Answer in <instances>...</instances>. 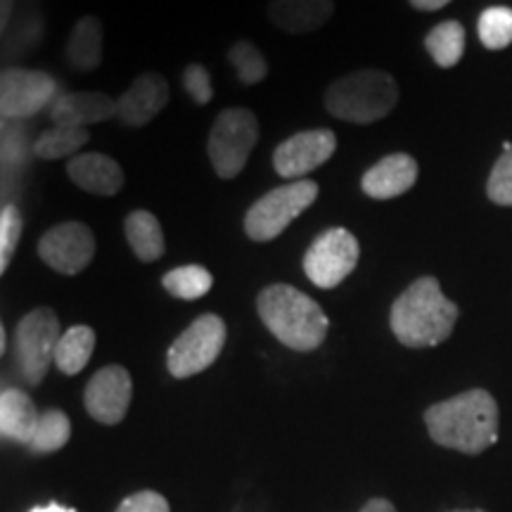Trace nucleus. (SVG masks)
Segmentation results:
<instances>
[{"instance_id":"1","label":"nucleus","mask_w":512,"mask_h":512,"mask_svg":"<svg viewBox=\"0 0 512 512\" xmlns=\"http://www.w3.org/2000/svg\"><path fill=\"white\" fill-rule=\"evenodd\" d=\"M498 403L486 389H467L425 411V425L434 444L479 456L498 441Z\"/></svg>"},{"instance_id":"2","label":"nucleus","mask_w":512,"mask_h":512,"mask_svg":"<svg viewBox=\"0 0 512 512\" xmlns=\"http://www.w3.org/2000/svg\"><path fill=\"white\" fill-rule=\"evenodd\" d=\"M458 316V306L441 292L439 280L434 275H422L396 297L389 311V325L403 347L427 349L451 337Z\"/></svg>"},{"instance_id":"3","label":"nucleus","mask_w":512,"mask_h":512,"mask_svg":"<svg viewBox=\"0 0 512 512\" xmlns=\"http://www.w3.org/2000/svg\"><path fill=\"white\" fill-rule=\"evenodd\" d=\"M256 311L268 332L292 351H313L325 342L330 320L318 302L297 287L275 283L256 297Z\"/></svg>"},{"instance_id":"4","label":"nucleus","mask_w":512,"mask_h":512,"mask_svg":"<svg viewBox=\"0 0 512 512\" xmlns=\"http://www.w3.org/2000/svg\"><path fill=\"white\" fill-rule=\"evenodd\" d=\"M399 86L382 69H358L332 81L325 91V110L349 124L368 126L394 112Z\"/></svg>"},{"instance_id":"5","label":"nucleus","mask_w":512,"mask_h":512,"mask_svg":"<svg viewBox=\"0 0 512 512\" xmlns=\"http://www.w3.org/2000/svg\"><path fill=\"white\" fill-rule=\"evenodd\" d=\"M318 200V183L302 178L259 197L245 214V233L254 242H271Z\"/></svg>"},{"instance_id":"6","label":"nucleus","mask_w":512,"mask_h":512,"mask_svg":"<svg viewBox=\"0 0 512 512\" xmlns=\"http://www.w3.org/2000/svg\"><path fill=\"white\" fill-rule=\"evenodd\" d=\"M259 140V121L247 107H228L216 117L209 133V159L223 181L238 178Z\"/></svg>"},{"instance_id":"7","label":"nucleus","mask_w":512,"mask_h":512,"mask_svg":"<svg viewBox=\"0 0 512 512\" xmlns=\"http://www.w3.org/2000/svg\"><path fill=\"white\" fill-rule=\"evenodd\" d=\"M60 318L53 309H34L17 323L15 328V366L19 377L38 387L48 375L50 363H55V349L60 342Z\"/></svg>"},{"instance_id":"8","label":"nucleus","mask_w":512,"mask_h":512,"mask_svg":"<svg viewBox=\"0 0 512 512\" xmlns=\"http://www.w3.org/2000/svg\"><path fill=\"white\" fill-rule=\"evenodd\" d=\"M223 344H226V323L216 313H204L174 339L166 354V368L176 380L200 375L214 366Z\"/></svg>"},{"instance_id":"9","label":"nucleus","mask_w":512,"mask_h":512,"mask_svg":"<svg viewBox=\"0 0 512 512\" xmlns=\"http://www.w3.org/2000/svg\"><path fill=\"white\" fill-rule=\"evenodd\" d=\"M361 259L356 235L347 228H328L311 242L304 254V273L320 290L342 285Z\"/></svg>"},{"instance_id":"10","label":"nucleus","mask_w":512,"mask_h":512,"mask_svg":"<svg viewBox=\"0 0 512 512\" xmlns=\"http://www.w3.org/2000/svg\"><path fill=\"white\" fill-rule=\"evenodd\" d=\"M57 81L41 69L12 67L0 76V114L5 121L36 117L57 100Z\"/></svg>"},{"instance_id":"11","label":"nucleus","mask_w":512,"mask_h":512,"mask_svg":"<svg viewBox=\"0 0 512 512\" xmlns=\"http://www.w3.org/2000/svg\"><path fill=\"white\" fill-rule=\"evenodd\" d=\"M38 256L60 275H79L93 264L95 235L81 221H62L41 235Z\"/></svg>"},{"instance_id":"12","label":"nucleus","mask_w":512,"mask_h":512,"mask_svg":"<svg viewBox=\"0 0 512 512\" xmlns=\"http://www.w3.org/2000/svg\"><path fill=\"white\" fill-rule=\"evenodd\" d=\"M337 150V136L330 128L299 131L283 140L273 152L275 174L287 181H302L313 171L330 162Z\"/></svg>"},{"instance_id":"13","label":"nucleus","mask_w":512,"mask_h":512,"mask_svg":"<svg viewBox=\"0 0 512 512\" xmlns=\"http://www.w3.org/2000/svg\"><path fill=\"white\" fill-rule=\"evenodd\" d=\"M133 382L126 368L105 366L91 377L83 392V406L102 425H119L131 406Z\"/></svg>"},{"instance_id":"14","label":"nucleus","mask_w":512,"mask_h":512,"mask_svg":"<svg viewBox=\"0 0 512 512\" xmlns=\"http://www.w3.org/2000/svg\"><path fill=\"white\" fill-rule=\"evenodd\" d=\"M169 102V81L162 74L145 72L133 79L131 86L117 100V117L124 126L140 128L150 124Z\"/></svg>"},{"instance_id":"15","label":"nucleus","mask_w":512,"mask_h":512,"mask_svg":"<svg viewBox=\"0 0 512 512\" xmlns=\"http://www.w3.org/2000/svg\"><path fill=\"white\" fill-rule=\"evenodd\" d=\"M418 181V162L406 152L382 157L361 178V188L370 200H394L406 195Z\"/></svg>"},{"instance_id":"16","label":"nucleus","mask_w":512,"mask_h":512,"mask_svg":"<svg viewBox=\"0 0 512 512\" xmlns=\"http://www.w3.org/2000/svg\"><path fill=\"white\" fill-rule=\"evenodd\" d=\"M67 176L72 178L76 188L100 197L117 195L126 183L121 164L102 152H83V155L69 159Z\"/></svg>"},{"instance_id":"17","label":"nucleus","mask_w":512,"mask_h":512,"mask_svg":"<svg viewBox=\"0 0 512 512\" xmlns=\"http://www.w3.org/2000/svg\"><path fill=\"white\" fill-rule=\"evenodd\" d=\"M117 100L105 93H62L50 107V119L55 126H76L86 128L93 124H102L117 117Z\"/></svg>"},{"instance_id":"18","label":"nucleus","mask_w":512,"mask_h":512,"mask_svg":"<svg viewBox=\"0 0 512 512\" xmlns=\"http://www.w3.org/2000/svg\"><path fill=\"white\" fill-rule=\"evenodd\" d=\"M335 15V0H271L268 22L285 34H311Z\"/></svg>"},{"instance_id":"19","label":"nucleus","mask_w":512,"mask_h":512,"mask_svg":"<svg viewBox=\"0 0 512 512\" xmlns=\"http://www.w3.org/2000/svg\"><path fill=\"white\" fill-rule=\"evenodd\" d=\"M38 420H41V413L27 392L17 387L3 389V394H0V434H3V439L29 446Z\"/></svg>"},{"instance_id":"20","label":"nucleus","mask_w":512,"mask_h":512,"mask_svg":"<svg viewBox=\"0 0 512 512\" xmlns=\"http://www.w3.org/2000/svg\"><path fill=\"white\" fill-rule=\"evenodd\" d=\"M102 24L98 17L86 15L74 24L69 31L67 46H64V57L72 64L76 72H95L102 62Z\"/></svg>"},{"instance_id":"21","label":"nucleus","mask_w":512,"mask_h":512,"mask_svg":"<svg viewBox=\"0 0 512 512\" xmlns=\"http://www.w3.org/2000/svg\"><path fill=\"white\" fill-rule=\"evenodd\" d=\"M124 235L128 240V247L133 249L136 259L143 261V264H152V261L162 259L166 252L162 223H159L152 211H131L124 221Z\"/></svg>"},{"instance_id":"22","label":"nucleus","mask_w":512,"mask_h":512,"mask_svg":"<svg viewBox=\"0 0 512 512\" xmlns=\"http://www.w3.org/2000/svg\"><path fill=\"white\" fill-rule=\"evenodd\" d=\"M95 349V330L88 325H74L62 332L55 349V366L64 375H79L88 366Z\"/></svg>"},{"instance_id":"23","label":"nucleus","mask_w":512,"mask_h":512,"mask_svg":"<svg viewBox=\"0 0 512 512\" xmlns=\"http://www.w3.org/2000/svg\"><path fill=\"white\" fill-rule=\"evenodd\" d=\"M425 48L441 69L456 67V64L463 60L465 53L463 24L456 22V19H448V22L437 24V27L425 36Z\"/></svg>"},{"instance_id":"24","label":"nucleus","mask_w":512,"mask_h":512,"mask_svg":"<svg viewBox=\"0 0 512 512\" xmlns=\"http://www.w3.org/2000/svg\"><path fill=\"white\" fill-rule=\"evenodd\" d=\"M162 287L171 297L183 299V302H195V299H202L214 287V275L200 264L178 266L164 273Z\"/></svg>"},{"instance_id":"25","label":"nucleus","mask_w":512,"mask_h":512,"mask_svg":"<svg viewBox=\"0 0 512 512\" xmlns=\"http://www.w3.org/2000/svg\"><path fill=\"white\" fill-rule=\"evenodd\" d=\"M88 128L76 126H53L43 131L34 143V155L41 159H64L76 157L83 145L88 143Z\"/></svg>"},{"instance_id":"26","label":"nucleus","mask_w":512,"mask_h":512,"mask_svg":"<svg viewBox=\"0 0 512 512\" xmlns=\"http://www.w3.org/2000/svg\"><path fill=\"white\" fill-rule=\"evenodd\" d=\"M69 437H72V422H69L67 413H62L60 408H48V411L41 413V420H38L34 439H31L29 444V451L55 453L67 446Z\"/></svg>"},{"instance_id":"27","label":"nucleus","mask_w":512,"mask_h":512,"mask_svg":"<svg viewBox=\"0 0 512 512\" xmlns=\"http://www.w3.org/2000/svg\"><path fill=\"white\" fill-rule=\"evenodd\" d=\"M479 41L486 50H503L512 43V8H486L477 22Z\"/></svg>"},{"instance_id":"28","label":"nucleus","mask_w":512,"mask_h":512,"mask_svg":"<svg viewBox=\"0 0 512 512\" xmlns=\"http://www.w3.org/2000/svg\"><path fill=\"white\" fill-rule=\"evenodd\" d=\"M228 60L245 86H256L268 76V60L252 41L233 43L228 50Z\"/></svg>"},{"instance_id":"29","label":"nucleus","mask_w":512,"mask_h":512,"mask_svg":"<svg viewBox=\"0 0 512 512\" xmlns=\"http://www.w3.org/2000/svg\"><path fill=\"white\" fill-rule=\"evenodd\" d=\"M22 228V211L15 204H5L0 211V273L8 271L12 264V256H15L19 238H22Z\"/></svg>"},{"instance_id":"30","label":"nucleus","mask_w":512,"mask_h":512,"mask_svg":"<svg viewBox=\"0 0 512 512\" xmlns=\"http://www.w3.org/2000/svg\"><path fill=\"white\" fill-rule=\"evenodd\" d=\"M486 195L498 207H512V152H503L496 162L486 183Z\"/></svg>"},{"instance_id":"31","label":"nucleus","mask_w":512,"mask_h":512,"mask_svg":"<svg viewBox=\"0 0 512 512\" xmlns=\"http://www.w3.org/2000/svg\"><path fill=\"white\" fill-rule=\"evenodd\" d=\"M183 88L197 105H207L214 98V86H211V76L207 67L202 64H188L183 72Z\"/></svg>"},{"instance_id":"32","label":"nucleus","mask_w":512,"mask_h":512,"mask_svg":"<svg viewBox=\"0 0 512 512\" xmlns=\"http://www.w3.org/2000/svg\"><path fill=\"white\" fill-rule=\"evenodd\" d=\"M117 512H171L169 501L157 491H136L119 503Z\"/></svg>"},{"instance_id":"33","label":"nucleus","mask_w":512,"mask_h":512,"mask_svg":"<svg viewBox=\"0 0 512 512\" xmlns=\"http://www.w3.org/2000/svg\"><path fill=\"white\" fill-rule=\"evenodd\" d=\"M19 140H22V133H17L15 128H5V138H3V143H12V145H22L19 143ZM24 150H29V147H22V150H17V147H3V159H5V164L8 162H12V164H17V162H24V159H27V155L29 152H24Z\"/></svg>"},{"instance_id":"34","label":"nucleus","mask_w":512,"mask_h":512,"mask_svg":"<svg viewBox=\"0 0 512 512\" xmlns=\"http://www.w3.org/2000/svg\"><path fill=\"white\" fill-rule=\"evenodd\" d=\"M358 512H396V508L387 501V498H370Z\"/></svg>"},{"instance_id":"35","label":"nucleus","mask_w":512,"mask_h":512,"mask_svg":"<svg viewBox=\"0 0 512 512\" xmlns=\"http://www.w3.org/2000/svg\"><path fill=\"white\" fill-rule=\"evenodd\" d=\"M408 3H411L413 8L420 10V12H434V10L446 8L451 0H408Z\"/></svg>"},{"instance_id":"36","label":"nucleus","mask_w":512,"mask_h":512,"mask_svg":"<svg viewBox=\"0 0 512 512\" xmlns=\"http://www.w3.org/2000/svg\"><path fill=\"white\" fill-rule=\"evenodd\" d=\"M12 8H15V0H0V29H8Z\"/></svg>"},{"instance_id":"37","label":"nucleus","mask_w":512,"mask_h":512,"mask_svg":"<svg viewBox=\"0 0 512 512\" xmlns=\"http://www.w3.org/2000/svg\"><path fill=\"white\" fill-rule=\"evenodd\" d=\"M31 512H76V510L62 508V505H57V503H48V505H43V508H34Z\"/></svg>"},{"instance_id":"38","label":"nucleus","mask_w":512,"mask_h":512,"mask_svg":"<svg viewBox=\"0 0 512 512\" xmlns=\"http://www.w3.org/2000/svg\"><path fill=\"white\" fill-rule=\"evenodd\" d=\"M0 351H8V335H5V328H0Z\"/></svg>"},{"instance_id":"39","label":"nucleus","mask_w":512,"mask_h":512,"mask_svg":"<svg viewBox=\"0 0 512 512\" xmlns=\"http://www.w3.org/2000/svg\"><path fill=\"white\" fill-rule=\"evenodd\" d=\"M448 512H486V510H479V508H460V510H448Z\"/></svg>"}]
</instances>
